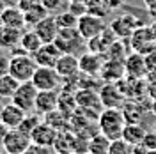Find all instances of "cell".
<instances>
[{
  "instance_id": "cell-1",
  "label": "cell",
  "mask_w": 156,
  "mask_h": 154,
  "mask_svg": "<svg viewBox=\"0 0 156 154\" xmlns=\"http://www.w3.org/2000/svg\"><path fill=\"white\" fill-rule=\"evenodd\" d=\"M124 126H126V119L121 108H103V112L98 115V131L110 140L122 138Z\"/></svg>"
},
{
  "instance_id": "cell-2",
  "label": "cell",
  "mask_w": 156,
  "mask_h": 154,
  "mask_svg": "<svg viewBox=\"0 0 156 154\" xmlns=\"http://www.w3.org/2000/svg\"><path fill=\"white\" fill-rule=\"evenodd\" d=\"M37 69V64L32 55L29 53H16L11 55V64H9V75L14 76L20 83L21 82H30L34 73Z\"/></svg>"
},
{
  "instance_id": "cell-3",
  "label": "cell",
  "mask_w": 156,
  "mask_h": 154,
  "mask_svg": "<svg viewBox=\"0 0 156 154\" xmlns=\"http://www.w3.org/2000/svg\"><path fill=\"white\" fill-rule=\"evenodd\" d=\"M129 43V48L135 53H140V55H149L156 50V37L153 34V30L149 25H140L136 27L135 32L129 36L128 39Z\"/></svg>"
},
{
  "instance_id": "cell-4",
  "label": "cell",
  "mask_w": 156,
  "mask_h": 154,
  "mask_svg": "<svg viewBox=\"0 0 156 154\" xmlns=\"http://www.w3.org/2000/svg\"><path fill=\"white\" fill-rule=\"evenodd\" d=\"M53 43L58 46V50L62 53H73V55H76V51L83 48L87 41L80 34V30L75 27V29H58V34Z\"/></svg>"
},
{
  "instance_id": "cell-5",
  "label": "cell",
  "mask_w": 156,
  "mask_h": 154,
  "mask_svg": "<svg viewBox=\"0 0 156 154\" xmlns=\"http://www.w3.org/2000/svg\"><path fill=\"white\" fill-rule=\"evenodd\" d=\"M37 90H57L60 83H62V78L58 75L55 68H44V66H37L34 76L30 80Z\"/></svg>"
},
{
  "instance_id": "cell-6",
  "label": "cell",
  "mask_w": 156,
  "mask_h": 154,
  "mask_svg": "<svg viewBox=\"0 0 156 154\" xmlns=\"http://www.w3.org/2000/svg\"><path fill=\"white\" fill-rule=\"evenodd\" d=\"M76 103H78V110L87 112L90 117H96L103 112V103L99 92L94 89H80L76 94Z\"/></svg>"
},
{
  "instance_id": "cell-7",
  "label": "cell",
  "mask_w": 156,
  "mask_h": 154,
  "mask_svg": "<svg viewBox=\"0 0 156 154\" xmlns=\"http://www.w3.org/2000/svg\"><path fill=\"white\" fill-rule=\"evenodd\" d=\"M37 89L32 82H21L14 92V96L11 97V101L14 105H18L21 110H25L27 114L34 112V106H36V97H37Z\"/></svg>"
},
{
  "instance_id": "cell-8",
  "label": "cell",
  "mask_w": 156,
  "mask_h": 154,
  "mask_svg": "<svg viewBox=\"0 0 156 154\" xmlns=\"http://www.w3.org/2000/svg\"><path fill=\"white\" fill-rule=\"evenodd\" d=\"M107 27L108 25L103 21V18L98 16V14H92V12H85V14H82V16L78 18V25H76V29L80 30V34L83 36L85 41L99 36Z\"/></svg>"
},
{
  "instance_id": "cell-9",
  "label": "cell",
  "mask_w": 156,
  "mask_h": 154,
  "mask_svg": "<svg viewBox=\"0 0 156 154\" xmlns=\"http://www.w3.org/2000/svg\"><path fill=\"white\" fill-rule=\"evenodd\" d=\"M99 97H101V103L103 108H121L122 103L126 101V96L122 94L119 83H103L99 87Z\"/></svg>"
},
{
  "instance_id": "cell-10",
  "label": "cell",
  "mask_w": 156,
  "mask_h": 154,
  "mask_svg": "<svg viewBox=\"0 0 156 154\" xmlns=\"http://www.w3.org/2000/svg\"><path fill=\"white\" fill-rule=\"evenodd\" d=\"M32 144L30 140V135L23 133L20 128H14V129H9V133L4 140V149L5 152L9 154H23L25 149Z\"/></svg>"
},
{
  "instance_id": "cell-11",
  "label": "cell",
  "mask_w": 156,
  "mask_h": 154,
  "mask_svg": "<svg viewBox=\"0 0 156 154\" xmlns=\"http://www.w3.org/2000/svg\"><path fill=\"white\" fill-rule=\"evenodd\" d=\"M124 71H126L128 78L133 80H144L147 76V62H146V55H140L131 51L124 60Z\"/></svg>"
},
{
  "instance_id": "cell-12",
  "label": "cell",
  "mask_w": 156,
  "mask_h": 154,
  "mask_svg": "<svg viewBox=\"0 0 156 154\" xmlns=\"http://www.w3.org/2000/svg\"><path fill=\"white\" fill-rule=\"evenodd\" d=\"M62 55V51L58 50L55 43H43L37 48V51L32 55L37 66H44V68H55L58 57Z\"/></svg>"
},
{
  "instance_id": "cell-13",
  "label": "cell",
  "mask_w": 156,
  "mask_h": 154,
  "mask_svg": "<svg viewBox=\"0 0 156 154\" xmlns=\"http://www.w3.org/2000/svg\"><path fill=\"white\" fill-rule=\"evenodd\" d=\"M108 27L112 29L117 39H129V36L135 32L136 27H140V23H138V18L131 14H122V16H117Z\"/></svg>"
},
{
  "instance_id": "cell-14",
  "label": "cell",
  "mask_w": 156,
  "mask_h": 154,
  "mask_svg": "<svg viewBox=\"0 0 156 154\" xmlns=\"http://www.w3.org/2000/svg\"><path fill=\"white\" fill-rule=\"evenodd\" d=\"M58 136V131L53 128V126H50L48 122H39L36 126V129L30 133V140L34 142V144H39V145H46V147H51L53 149V144H55V140H57Z\"/></svg>"
},
{
  "instance_id": "cell-15",
  "label": "cell",
  "mask_w": 156,
  "mask_h": 154,
  "mask_svg": "<svg viewBox=\"0 0 156 154\" xmlns=\"http://www.w3.org/2000/svg\"><path fill=\"white\" fill-rule=\"evenodd\" d=\"M78 64H80V73L90 75V76H99V73L103 69V64H105V58L99 53L87 51L82 57H78Z\"/></svg>"
},
{
  "instance_id": "cell-16",
  "label": "cell",
  "mask_w": 156,
  "mask_h": 154,
  "mask_svg": "<svg viewBox=\"0 0 156 154\" xmlns=\"http://www.w3.org/2000/svg\"><path fill=\"white\" fill-rule=\"evenodd\" d=\"M32 29L36 30V34L39 36V39L43 43H53L58 34V23H57V19H55V16H50L48 14L46 18L37 21Z\"/></svg>"
},
{
  "instance_id": "cell-17",
  "label": "cell",
  "mask_w": 156,
  "mask_h": 154,
  "mask_svg": "<svg viewBox=\"0 0 156 154\" xmlns=\"http://www.w3.org/2000/svg\"><path fill=\"white\" fill-rule=\"evenodd\" d=\"M55 71H57L60 78H71L76 76L80 73V64H78V57L73 53H62L58 57L57 64H55Z\"/></svg>"
},
{
  "instance_id": "cell-18",
  "label": "cell",
  "mask_w": 156,
  "mask_h": 154,
  "mask_svg": "<svg viewBox=\"0 0 156 154\" xmlns=\"http://www.w3.org/2000/svg\"><path fill=\"white\" fill-rule=\"evenodd\" d=\"M25 117H27V112H25V110H21L18 105H14L12 101L2 106L0 121H2L5 126H9L11 129L20 128V124L23 122V119H25Z\"/></svg>"
},
{
  "instance_id": "cell-19",
  "label": "cell",
  "mask_w": 156,
  "mask_h": 154,
  "mask_svg": "<svg viewBox=\"0 0 156 154\" xmlns=\"http://www.w3.org/2000/svg\"><path fill=\"white\" fill-rule=\"evenodd\" d=\"M126 76V71H124V62H119V60H108L105 58V64L103 69L99 73V78L107 83H117L119 80Z\"/></svg>"
},
{
  "instance_id": "cell-20",
  "label": "cell",
  "mask_w": 156,
  "mask_h": 154,
  "mask_svg": "<svg viewBox=\"0 0 156 154\" xmlns=\"http://www.w3.org/2000/svg\"><path fill=\"white\" fill-rule=\"evenodd\" d=\"M0 23L7 25L12 29H20L23 30L27 27V19H25V12L20 9L18 5H5V9L0 16Z\"/></svg>"
},
{
  "instance_id": "cell-21",
  "label": "cell",
  "mask_w": 156,
  "mask_h": 154,
  "mask_svg": "<svg viewBox=\"0 0 156 154\" xmlns=\"http://www.w3.org/2000/svg\"><path fill=\"white\" fill-rule=\"evenodd\" d=\"M58 108V92L57 90H39L36 97V106L34 110L39 115H44L51 110Z\"/></svg>"
},
{
  "instance_id": "cell-22",
  "label": "cell",
  "mask_w": 156,
  "mask_h": 154,
  "mask_svg": "<svg viewBox=\"0 0 156 154\" xmlns=\"http://www.w3.org/2000/svg\"><path fill=\"white\" fill-rule=\"evenodd\" d=\"M23 30L12 29L0 23V50H14L20 46Z\"/></svg>"
},
{
  "instance_id": "cell-23",
  "label": "cell",
  "mask_w": 156,
  "mask_h": 154,
  "mask_svg": "<svg viewBox=\"0 0 156 154\" xmlns=\"http://www.w3.org/2000/svg\"><path fill=\"white\" fill-rule=\"evenodd\" d=\"M76 140L78 136L69 133V131H58V136L53 144V149L57 154H66V152H76Z\"/></svg>"
},
{
  "instance_id": "cell-24",
  "label": "cell",
  "mask_w": 156,
  "mask_h": 154,
  "mask_svg": "<svg viewBox=\"0 0 156 154\" xmlns=\"http://www.w3.org/2000/svg\"><path fill=\"white\" fill-rule=\"evenodd\" d=\"M121 110L124 114L126 122H140L144 114H146V108L140 105L136 99H126L122 103V106H121Z\"/></svg>"
},
{
  "instance_id": "cell-25",
  "label": "cell",
  "mask_w": 156,
  "mask_h": 154,
  "mask_svg": "<svg viewBox=\"0 0 156 154\" xmlns=\"http://www.w3.org/2000/svg\"><path fill=\"white\" fill-rule=\"evenodd\" d=\"M43 119H44V122H48L50 126H53L57 131H69V128H71V117H68L64 112H60L58 108L51 110L48 114H44Z\"/></svg>"
},
{
  "instance_id": "cell-26",
  "label": "cell",
  "mask_w": 156,
  "mask_h": 154,
  "mask_svg": "<svg viewBox=\"0 0 156 154\" xmlns=\"http://www.w3.org/2000/svg\"><path fill=\"white\" fill-rule=\"evenodd\" d=\"M146 133L147 131L140 126V122H126L124 129H122V140H126L128 144H131L135 147V145L142 144Z\"/></svg>"
},
{
  "instance_id": "cell-27",
  "label": "cell",
  "mask_w": 156,
  "mask_h": 154,
  "mask_svg": "<svg viewBox=\"0 0 156 154\" xmlns=\"http://www.w3.org/2000/svg\"><path fill=\"white\" fill-rule=\"evenodd\" d=\"M25 12V19H27V25L34 27L37 21H41L43 18H46L50 14V11L43 5V4H37V2H32L27 9L23 11Z\"/></svg>"
},
{
  "instance_id": "cell-28",
  "label": "cell",
  "mask_w": 156,
  "mask_h": 154,
  "mask_svg": "<svg viewBox=\"0 0 156 154\" xmlns=\"http://www.w3.org/2000/svg\"><path fill=\"white\" fill-rule=\"evenodd\" d=\"M110 144H112V140L107 138L103 133L98 131V135H92L90 138H89L87 151L89 152H92V154H108Z\"/></svg>"
},
{
  "instance_id": "cell-29",
  "label": "cell",
  "mask_w": 156,
  "mask_h": 154,
  "mask_svg": "<svg viewBox=\"0 0 156 154\" xmlns=\"http://www.w3.org/2000/svg\"><path fill=\"white\" fill-rule=\"evenodd\" d=\"M41 44H43V41L39 39V36L36 34V30L34 29L27 30V32L23 30V34H21V41H20V46L25 50L29 55H34Z\"/></svg>"
},
{
  "instance_id": "cell-30",
  "label": "cell",
  "mask_w": 156,
  "mask_h": 154,
  "mask_svg": "<svg viewBox=\"0 0 156 154\" xmlns=\"http://www.w3.org/2000/svg\"><path fill=\"white\" fill-rule=\"evenodd\" d=\"M18 85H20V82L14 76H11V75H4V76H0V97H4V99H11V97L14 96V92H16Z\"/></svg>"
},
{
  "instance_id": "cell-31",
  "label": "cell",
  "mask_w": 156,
  "mask_h": 154,
  "mask_svg": "<svg viewBox=\"0 0 156 154\" xmlns=\"http://www.w3.org/2000/svg\"><path fill=\"white\" fill-rule=\"evenodd\" d=\"M58 23V29H75L78 25V16L73 14L71 11H64V12H58L55 16Z\"/></svg>"
},
{
  "instance_id": "cell-32",
  "label": "cell",
  "mask_w": 156,
  "mask_h": 154,
  "mask_svg": "<svg viewBox=\"0 0 156 154\" xmlns=\"http://www.w3.org/2000/svg\"><path fill=\"white\" fill-rule=\"evenodd\" d=\"M108 154H133V145L128 144L126 140H122V138L112 140Z\"/></svg>"
},
{
  "instance_id": "cell-33",
  "label": "cell",
  "mask_w": 156,
  "mask_h": 154,
  "mask_svg": "<svg viewBox=\"0 0 156 154\" xmlns=\"http://www.w3.org/2000/svg\"><path fill=\"white\" fill-rule=\"evenodd\" d=\"M39 122H43L41 121V115H30V114H27V117L23 119V122L20 124V129L23 131V133H27V135H30L34 129H36V126L39 124Z\"/></svg>"
},
{
  "instance_id": "cell-34",
  "label": "cell",
  "mask_w": 156,
  "mask_h": 154,
  "mask_svg": "<svg viewBox=\"0 0 156 154\" xmlns=\"http://www.w3.org/2000/svg\"><path fill=\"white\" fill-rule=\"evenodd\" d=\"M23 154H51V147H46V145H39V144H32L25 149Z\"/></svg>"
},
{
  "instance_id": "cell-35",
  "label": "cell",
  "mask_w": 156,
  "mask_h": 154,
  "mask_svg": "<svg viewBox=\"0 0 156 154\" xmlns=\"http://www.w3.org/2000/svg\"><path fill=\"white\" fill-rule=\"evenodd\" d=\"M140 145H142L146 151H153V149H156V131H147Z\"/></svg>"
},
{
  "instance_id": "cell-36",
  "label": "cell",
  "mask_w": 156,
  "mask_h": 154,
  "mask_svg": "<svg viewBox=\"0 0 156 154\" xmlns=\"http://www.w3.org/2000/svg\"><path fill=\"white\" fill-rule=\"evenodd\" d=\"M9 64H11V57L0 53V76L9 75Z\"/></svg>"
},
{
  "instance_id": "cell-37",
  "label": "cell",
  "mask_w": 156,
  "mask_h": 154,
  "mask_svg": "<svg viewBox=\"0 0 156 154\" xmlns=\"http://www.w3.org/2000/svg\"><path fill=\"white\" fill-rule=\"evenodd\" d=\"M62 2H64V0H43V5L51 12V11H57Z\"/></svg>"
},
{
  "instance_id": "cell-38",
  "label": "cell",
  "mask_w": 156,
  "mask_h": 154,
  "mask_svg": "<svg viewBox=\"0 0 156 154\" xmlns=\"http://www.w3.org/2000/svg\"><path fill=\"white\" fill-rule=\"evenodd\" d=\"M147 96L151 97L153 101H156V80H149V83H147Z\"/></svg>"
},
{
  "instance_id": "cell-39",
  "label": "cell",
  "mask_w": 156,
  "mask_h": 154,
  "mask_svg": "<svg viewBox=\"0 0 156 154\" xmlns=\"http://www.w3.org/2000/svg\"><path fill=\"white\" fill-rule=\"evenodd\" d=\"M142 2L151 12H156V0H142Z\"/></svg>"
},
{
  "instance_id": "cell-40",
  "label": "cell",
  "mask_w": 156,
  "mask_h": 154,
  "mask_svg": "<svg viewBox=\"0 0 156 154\" xmlns=\"http://www.w3.org/2000/svg\"><path fill=\"white\" fill-rule=\"evenodd\" d=\"M149 27H151V30H153V34H154V37H156V21H153Z\"/></svg>"
},
{
  "instance_id": "cell-41",
  "label": "cell",
  "mask_w": 156,
  "mask_h": 154,
  "mask_svg": "<svg viewBox=\"0 0 156 154\" xmlns=\"http://www.w3.org/2000/svg\"><path fill=\"white\" fill-rule=\"evenodd\" d=\"M4 9H5V4H4V0H0V16H2Z\"/></svg>"
},
{
  "instance_id": "cell-42",
  "label": "cell",
  "mask_w": 156,
  "mask_h": 154,
  "mask_svg": "<svg viewBox=\"0 0 156 154\" xmlns=\"http://www.w3.org/2000/svg\"><path fill=\"white\" fill-rule=\"evenodd\" d=\"M0 154H5V149H4V145H0Z\"/></svg>"
},
{
  "instance_id": "cell-43",
  "label": "cell",
  "mask_w": 156,
  "mask_h": 154,
  "mask_svg": "<svg viewBox=\"0 0 156 154\" xmlns=\"http://www.w3.org/2000/svg\"><path fill=\"white\" fill-rule=\"evenodd\" d=\"M147 154H156V149H153V151H147Z\"/></svg>"
},
{
  "instance_id": "cell-44",
  "label": "cell",
  "mask_w": 156,
  "mask_h": 154,
  "mask_svg": "<svg viewBox=\"0 0 156 154\" xmlns=\"http://www.w3.org/2000/svg\"><path fill=\"white\" fill-rule=\"evenodd\" d=\"M82 154H92V152H89V151H87V152H82Z\"/></svg>"
},
{
  "instance_id": "cell-45",
  "label": "cell",
  "mask_w": 156,
  "mask_h": 154,
  "mask_svg": "<svg viewBox=\"0 0 156 154\" xmlns=\"http://www.w3.org/2000/svg\"><path fill=\"white\" fill-rule=\"evenodd\" d=\"M0 114H2V105H0Z\"/></svg>"
},
{
  "instance_id": "cell-46",
  "label": "cell",
  "mask_w": 156,
  "mask_h": 154,
  "mask_svg": "<svg viewBox=\"0 0 156 154\" xmlns=\"http://www.w3.org/2000/svg\"><path fill=\"white\" fill-rule=\"evenodd\" d=\"M5 154H9V152H5Z\"/></svg>"
},
{
  "instance_id": "cell-47",
  "label": "cell",
  "mask_w": 156,
  "mask_h": 154,
  "mask_svg": "<svg viewBox=\"0 0 156 154\" xmlns=\"http://www.w3.org/2000/svg\"><path fill=\"white\" fill-rule=\"evenodd\" d=\"M51 154H53V152H51Z\"/></svg>"
}]
</instances>
